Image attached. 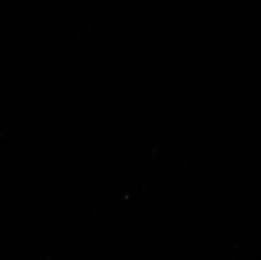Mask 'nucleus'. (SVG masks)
<instances>
[]
</instances>
